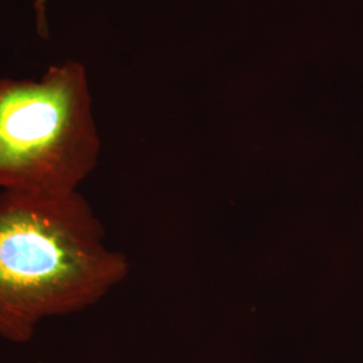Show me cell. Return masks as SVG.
<instances>
[{
	"instance_id": "obj_3",
	"label": "cell",
	"mask_w": 363,
	"mask_h": 363,
	"mask_svg": "<svg viewBox=\"0 0 363 363\" xmlns=\"http://www.w3.org/2000/svg\"><path fill=\"white\" fill-rule=\"evenodd\" d=\"M34 10L37 13V23H38V30L45 34L48 31V23H46V4L48 0H34Z\"/></svg>"
},
{
	"instance_id": "obj_1",
	"label": "cell",
	"mask_w": 363,
	"mask_h": 363,
	"mask_svg": "<svg viewBox=\"0 0 363 363\" xmlns=\"http://www.w3.org/2000/svg\"><path fill=\"white\" fill-rule=\"evenodd\" d=\"M88 199L73 193H0V337L30 342L38 325L85 311L130 273L105 245Z\"/></svg>"
},
{
	"instance_id": "obj_2",
	"label": "cell",
	"mask_w": 363,
	"mask_h": 363,
	"mask_svg": "<svg viewBox=\"0 0 363 363\" xmlns=\"http://www.w3.org/2000/svg\"><path fill=\"white\" fill-rule=\"evenodd\" d=\"M101 139L85 65L39 79L0 78V193H73L99 164Z\"/></svg>"
}]
</instances>
